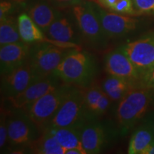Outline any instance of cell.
Wrapping results in <instances>:
<instances>
[{"instance_id": "obj_1", "label": "cell", "mask_w": 154, "mask_h": 154, "mask_svg": "<svg viewBox=\"0 0 154 154\" xmlns=\"http://www.w3.org/2000/svg\"><path fill=\"white\" fill-rule=\"evenodd\" d=\"M154 101V91L139 82L119 102L116 120L122 135L126 134L150 111Z\"/></svg>"}, {"instance_id": "obj_2", "label": "cell", "mask_w": 154, "mask_h": 154, "mask_svg": "<svg viewBox=\"0 0 154 154\" xmlns=\"http://www.w3.org/2000/svg\"><path fill=\"white\" fill-rule=\"evenodd\" d=\"M95 72V61L90 54L81 49H72L53 74L64 84L84 87L89 85Z\"/></svg>"}, {"instance_id": "obj_3", "label": "cell", "mask_w": 154, "mask_h": 154, "mask_svg": "<svg viewBox=\"0 0 154 154\" xmlns=\"http://www.w3.org/2000/svg\"><path fill=\"white\" fill-rule=\"evenodd\" d=\"M87 121L88 119L82 87L73 85L61 107L47 127L80 128Z\"/></svg>"}, {"instance_id": "obj_4", "label": "cell", "mask_w": 154, "mask_h": 154, "mask_svg": "<svg viewBox=\"0 0 154 154\" xmlns=\"http://www.w3.org/2000/svg\"><path fill=\"white\" fill-rule=\"evenodd\" d=\"M72 86L61 84L59 87L36 100L24 110L39 129H44L47 126L61 107Z\"/></svg>"}, {"instance_id": "obj_5", "label": "cell", "mask_w": 154, "mask_h": 154, "mask_svg": "<svg viewBox=\"0 0 154 154\" xmlns=\"http://www.w3.org/2000/svg\"><path fill=\"white\" fill-rule=\"evenodd\" d=\"M72 14L76 21L80 34L95 47H101L106 44L107 36L94 8V2H83L72 7Z\"/></svg>"}, {"instance_id": "obj_6", "label": "cell", "mask_w": 154, "mask_h": 154, "mask_svg": "<svg viewBox=\"0 0 154 154\" xmlns=\"http://www.w3.org/2000/svg\"><path fill=\"white\" fill-rule=\"evenodd\" d=\"M71 50L53 44L41 42L32 51L31 49L28 61L38 76L44 79L53 74Z\"/></svg>"}, {"instance_id": "obj_7", "label": "cell", "mask_w": 154, "mask_h": 154, "mask_svg": "<svg viewBox=\"0 0 154 154\" xmlns=\"http://www.w3.org/2000/svg\"><path fill=\"white\" fill-rule=\"evenodd\" d=\"M17 111L8 116V140L11 145L29 146L39 137V128L31 120L26 111Z\"/></svg>"}, {"instance_id": "obj_8", "label": "cell", "mask_w": 154, "mask_h": 154, "mask_svg": "<svg viewBox=\"0 0 154 154\" xmlns=\"http://www.w3.org/2000/svg\"><path fill=\"white\" fill-rule=\"evenodd\" d=\"M42 79L26 61L24 64L2 76L1 94L6 99L14 97L37 81Z\"/></svg>"}, {"instance_id": "obj_9", "label": "cell", "mask_w": 154, "mask_h": 154, "mask_svg": "<svg viewBox=\"0 0 154 154\" xmlns=\"http://www.w3.org/2000/svg\"><path fill=\"white\" fill-rule=\"evenodd\" d=\"M94 8L108 38L121 37L137 28L138 20L129 15L107 11L96 3H94Z\"/></svg>"}, {"instance_id": "obj_10", "label": "cell", "mask_w": 154, "mask_h": 154, "mask_svg": "<svg viewBox=\"0 0 154 154\" xmlns=\"http://www.w3.org/2000/svg\"><path fill=\"white\" fill-rule=\"evenodd\" d=\"M119 49L128 56L141 74L154 65V32L128 42Z\"/></svg>"}, {"instance_id": "obj_11", "label": "cell", "mask_w": 154, "mask_h": 154, "mask_svg": "<svg viewBox=\"0 0 154 154\" xmlns=\"http://www.w3.org/2000/svg\"><path fill=\"white\" fill-rule=\"evenodd\" d=\"M59 80L60 79L57 76L52 74L37 81L22 93L7 100L10 103L11 106L14 109L26 110L36 100L59 87L61 85L59 84Z\"/></svg>"}, {"instance_id": "obj_12", "label": "cell", "mask_w": 154, "mask_h": 154, "mask_svg": "<svg viewBox=\"0 0 154 154\" xmlns=\"http://www.w3.org/2000/svg\"><path fill=\"white\" fill-rule=\"evenodd\" d=\"M105 70L109 75L139 82L140 73L131 60L119 49L109 53L105 57Z\"/></svg>"}, {"instance_id": "obj_13", "label": "cell", "mask_w": 154, "mask_h": 154, "mask_svg": "<svg viewBox=\"0 0 154 154\" xmlns=\"http://www.w3.org/2000/svg\"><path fill=\"white\" fill-rule=\"evenodd\" d=\"M31 51L29 44L24 42L1 46L0 71L1 76L9 74L28 60Z\"/></svg>"}, {"instance_id": "obj_14", "label": "cell", "mask_w": 154, "mask_h": 154, "mask_svg": "<svg viewBox=\"0 0 154 154\" xmlns=\"http://www.w3.org/2000/svg\"><path fill=\"white\" fill-rule=\"evenodd\" d=\"M77 31L79 32L72 14L70 16L59 11L57 18L45 32V35L56 42L78 44L79 37Z\"/></svg>"}, {"instance_id": "obj_15", "label": "cell", "mask_w": 154, "mask_h": 154, "mask_svg": "<svg viewBox=\"0 0 154 154\" xmlns=\"http://www.w3.org/2000/svg\"><path fill=\"white\" fill-rule=\"evenodd\" d=\"M82 89L88 121L106 114L112 101L103 91L101 86L91 84L82 87Z\"/></svg>"}, {"instance_id": "obj_16", "label": "cell", "mask_w": 154, "mask_h": 154, "mask_svg": "<svg viewBox=\"0 0 154 154\" xmlns=\"http://www.w3.org/2000/svg\"><path fill=\"white\" fill-rule=\"evenodd\" d=\"M81 139L86 153H99L104 147L106 140V131L100 123L87 121L80 128Z\"/></svg>"}, {"instance_id": "obj_17", "label": "cell", "mask_w": 154, "mask_h": 154, "mask_svg": "<svg viewBox=\"0 0 154 154\" xmlns=\"http://www.w3.org/2000/svg\"><path fill=\"white\" fill-rule=\"evenodd\" d=\"M59 11L54 7L52 4L44 1L34 3L28 10V14L35 24L45 34L59 14Z\"/></svg>"}, {"instance_id": "obj_18", "label": "cell", "mask_w": 154, "mask_h": 154, "mask_svg": "<svg viewBox=\"0 0 154 154\" xmlns=\"http://www.w3.org/2000/svg\"><path fill=\"white\" fill-rule=\"evenodd\" d=\"M136 84L125 79L109 75L103 80L101 86L111 101L119 102Z\"/></svg>"}, {"instance_id": "obj_19", "label": "cell", "mask_w": 154, "mask_h": 154, "mask_svg": "<svg viewBox=\"0 0 154 154\" xmlns=\"http://www.w3.org/2000/svg\"><path fill=\"white\" fill-rule=\"evenodd\" d=\"M45 128L66 150L79 149L85 151L81 139L80 128L75 127H47Z\"/></svg>"}, {"instance_id": "obj_20", "label": "cell", "mask_w": 154, "mask_h": 154, "mask_svg": "<svg viewBox=\"0 0 154 154\" xmlns=\"http://www.w3.org/2000/svg\"><path fill=\"white\" fill-rule=\"evenodd\" d=\"M21 38L26 43L47 42L48 38L28 14H22L17 19Z\"/></svg>"}, {"instance_id": "obj_21", "label": "cell", "mask_w": 154, "mask_h": 154, "mask_svg": "<svg viewBox=\"0 0 154 154\" xmlns=\"http://www.w3.org/2000/svg\"><path fill=\"white\" fill-rule=\"evenodd\" d=\"M154 141V134L144 123L136 128L131 136L128 147V153L145 154Z\"/></svg>"}, {"instance_id": "obj_22", "label": "cell", "mask_w": 154, "mask_h": 154, "mask_svg": "<svg viewBox=\"0 0 154 154\" xmlns=\"http://www.w3.org/2000/svg\"><path fill=\"white\" fill-rule=\"evenodd\" d=\"M32 153L65 154L66 149L62 147L47 129L42 131L39 137L28 146Z\"/></svg>"}, {"instance_id": "obj_23", "label": "cell", "mask_w": 154, "mask_h": 154, "mask_svg": "<svg viewBox=\"0 0 154 154\" xmlns=\"http://www.w3.org/2000/svg\"><path fill=\"white\" fill-rule=\"evenodd\" d=\"M20 42L23 41L19 34L17 20L9 15L0 19V45Z\"/></svg>"}, {"instance_id": "obj_24", "label": "cell", "mask_w": 154, "mask_h": 154, "mask_svg": "<svg viewBox=\"0 0 154 154\" xmlns=\"http://www.w3.org/2000/svg\"><path fill=\"white\" fill-rule=\"evenodd\" d=\"M110 11L129 16L138 14L134 7L132 0H119L118 2L111 9Z\"/></svg>"}, {"instance_id": "obj_25", "label": "cell", "mask_w": 154, "mask_h": 154, "mask_svg": "<svg viewBox=\"0 0 154 154\" xmlns=\"http://www.w3.org/2000/svg\"><path fill=\"white\" fill-rule=\"evenodd\" d=\"M8 111L1 108V118H0V149H2L8 140Z\"/></svg>"}, {"instance_id": "obj_26", "label": "cell", "mask_w": 154, "mask_h": 154, "mask_svg": "<svg viewBox=\"0 0 154 154\" xmlns=\"http://www.w3.org/2000/svg\"><path fill=\"white\" fill-rule=\"evenodd\" d=\"M138 14L154 15V0H132Z\"/></svg>"}, {"instance_id": "obj_27", "label": "cell", "mask_w": 154, "mask_h": 154, "mask_svg": "<svg viewBox=\"0 0 154 154\" xmlns=\"http://www.w3.org/2000/svg\"><path fill=\"white\" fill-rule=\"evenodd\" d=\"M139 83L154 91V65L140 74Z\"/></svg>"}, {"instance_id": "obj_28", "label": "cell", "mask_w": 154, "mask_h": 154, "mask_svg": "<svg viewBox=\"0 0 154 154\" xmlns=\"http://www.w3.org/2000/svg\"><path fill=\"white\" fill-rule=\"evenodd\" d=\"M54 6L58 7H74L84 2V0H49Z\"/></svg>"}, {"instance_id": "obj_29", "label": "cell", "mask_w": 154, "mask_h": 154, "mask_svg": "<svg viewBox=\"0 0 154 154\" xmlns=\"http://www.w3.org/2000/svg\"><path fill=\"white\" fill-rule=\"evenodd\" d=\"M12 3L10 2L2 0L0 3V19H2L5 17L8 16L11 9H12Z\"/></svg>"}, {"instance_id": "obj_30", "label": "cell", "mask_w": 154, "mask_h": 154, "mask_svg": "<svg viewBox=\"0 0 154 154\" xmlns=\"http://www.w3.org/2000/svg\"><path fill=\"white\" fill-rule=\"evenodd\" d=\"M143 123L146 124L154 134V110L150 111L143 119Z\"/></svg>"}, {"instance_id": "obj_31", "label": "cell", "mask_w": 154, "mask_h": 154, "mask_svg": "<svg viewBox=\"0 0 154 154\" xmlns=\"http://www.w3.org/2000/svg\"><path fill=\"white\" fill-rule=\"evenodd\" d=\"M97 4L102 8L110 11L111 9L119 2V0H96Z\"/></svg>"}, {"instance_id": "obj_32", "label": "cell", "mask_w": 154, "mask_h": 154, "mask_svg": "<svg viewBox=\"0 0 154 154\" xmlns=\"http://www.w3.org/2000/svg\"><path fill=\"white\" fill-rule=\"evenodd\" d=\"M65 154H86V152L84 150L79 149H71L66 150Z\"/></svg>"}, {"instance_id": "obj_33", "label": "cell", "mask_w": 154, "mask_h": 154, "mask_svg": "<svg viewBox=\"0 0 154 154\" xmlns=\"http://www.w3.org/2000/svg\"><path fill=\"white\" fill-rule=\"evenodd\" d=\"M145 154H154V141L152 143L151 145L150 146L149 149L146 150Z\"/></svg>"}]
</instances>
